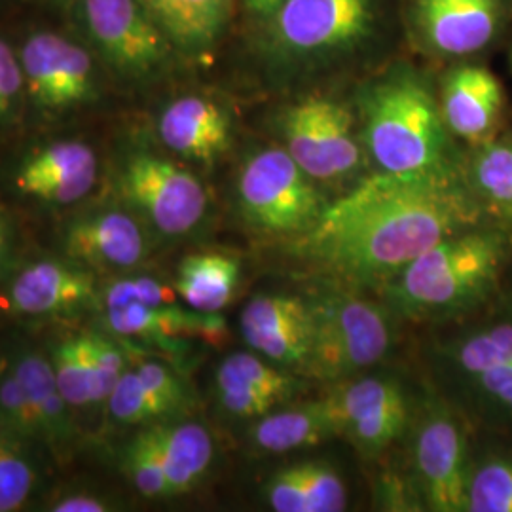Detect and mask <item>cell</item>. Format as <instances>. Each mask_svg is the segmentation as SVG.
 I'll use <instances>...</instances> for the list:
<instances>
[{"instance_id":"6da1fadb","label":"cell","mask_w":512,"mask_h":512,"mask_svg":"<svg viewBox=\"0 0 512 512\" xmlns=\"http://www.w3.org/2000/svg\"><path fill=\"white\" fill-rule=\"evenodd\" d=\"M476 203L450 173L368 179L327 205L298 253L353 283L391 281L442 239L475 228Z\"/></svg>"},{"instance_id":"7a4b0ae2","label":"cell","mask_w":512,"mask_h":512,"mask_svg":"<svg viewBox=\"0 0 512 512\" xmlns=\"http://www.w3.org/2000/svg\"><path fill=\"white\" fill-rule=\"evenodd\" d=\"M509 255L503 230L475 226L442 239L389 281L395 308L406 315H450L484 302Z\"/></svg>"},{"instance_id":"3957f363","label":"cell","mask_w":512,"mask_h":512,"mask_svg":"<svg viewBox=\"0 0 512 512\" xmlns=\"http://www.w3.org/2000/svg\"><path fill=\"white\" fill-rule=\"evenodd\" d=\"M361 105L366 147L382 173H448L446 124L433 93L420 78L391 74L368 88Z\"/></svg>"},{"instance_id":"277c9868","label":"cell","mask_w":512,"mask_h":512,"mask_svg":"<svg viewBox=\"0 0 512 512\" xmlns=\"http://www.w3.org/2000/svg\"><path fill=\"white\" fill-rule=\"evenodd\" d=\"M285 148H264L239 171L243 219L274 236H304L327 209L323 196Z\"/></svg>"},{"instance_id":"5b68a950","label":"cell","mask_w":512,"mask_h":512,"mask_svg":"<svg viewBox=\"0 0 512 512\" xmlns=\"http://www.w3.org/2000/svg\"><path fill=\"white\" fill-rule=\"evenodd\" d=\"M315 336L308 374L342 380L376 365L389 348L391 332L384 311L349 294L311 300Z\"/></svg>"},{"instance_id":"8992f818","label":"cell","mask_w":512,"mask_h":512,"mask_svg":"<svg viewBox=\"0 0 512 512\" xmlns=\"http://www.w3.org/2000/svg\"><path fill=\"white\" fill-rule=\"evenodd\" d=\"M120 192L139 217L171 238L190 234L205 217L209 202L196 175L150 152H135L124 162Z\"/></svg>"},{"instance_id":"52a82bcc","label":"cell","mask_w":512,"mask_h":512,"mask_svg":"<svg viewBox=\"0 0 512 512\" xmlns=\"http://www.w3.org/2000/svg\"><path fill=\"white\" fill-rule=\"evenodd\" d=\"M287 152L315 181L338 179L361 160L349 110L327 97H306L283 114Z\"/></svg>"},{"instance_id":"ba28073f","label":"cell","mask_w":512,"mask_h":512,"mask_svg":"<svg viewBox=\"0 0 512 512\" xmlns=\"http://www.w3.org/2000/svg\"><path fill=\"white\" fill-rule=\"evenodd\" d=\"M266 21L279 52L319 57L365 37L374 21V0H289Z\"/></svg>"},{"instance_id":"9c48e42d","label":"cell","mask_w":512,"mask_h":512,"mask_svg":"<svg viewBox=\"0 0 512 512\" xmlns=\"http://www.w3.org/2000/svg\"><path fill=\"white\" fill-rule=\"evenodd\" d=\"M82 14L93 42L116 71L143 76L164 65L171 42L141 0H82Z\"/></svg>"},{"instance_id":"30bf717a","label":"cell","mask_w":512,"mask_h":512,"mask_svg":"<svg viewBox=\"0 0 512 512\" xmlns=\"http://www.w3.org/2000/svg\"><path fill=\"white\" fill-rule=\"evenodd\" d=\"M67 258L99 272H129L150 251L145 222L120 207H101L76 215L63 230Z\"/></svg>"},{"instance_id":"8fae6325","label":"cell","mask_w":512,"mask_h":512,"mask_svg":"<svg viewBox=\"0 0 512 512\" xmlns=\"http://www.w3.org/2000/svg\"><path fill=\"white\" fill-rule=\"evenodd\" d=\"M239 329L249 348L264 359L308 372L315 336L311 300L291 294L255 296L241 311Z\"/></svg>"},{"instance_id":"7c38bea8","label":"cell","mask_w":512,"mask_h":512,"mask_svg":"<svg viewBox=\"0 0 512 512\" xmlns=\"http://www.w3.org/2000/svg\"><path fill=\"white\" fill-rule=\"evenodd\" d=\"M340 435L363 454L378 456L403 437L408 404L401 385L382 376H368L329 395Z\"/></svg>"},{"instance_id":"4fadbf2b","label":"cell","mask_w":512,"mask_h":512,"mask_svg":"<svg viewBox=\"0 0 512 512\" xmlns=\"http://www.w3.org/2000/svg\"><path fill=\"white\" fill-rule=\"evenodd\" d=\"M23 80L38 107L65 110L93 95V63L88 52L55 33H37L19 54Z\"/></svg>"},{"instance_id":"5bb4252c","label":"cell","mask_w":512,"mask_h":512,"mask_svg":"<svg viewBox=\"0 0 512 512\" xmlns=\"http://www.w3.org/2000/svg\"><path fill=\"white\" fill-rule=\"evenodd\" d=\"M416 469L431 511L465 512L471 463L465 433L452 414L440 410L421 423Z\"/></svg>"},{"instance_id":"9a60e30c","label":"cell","mask_w":512,"mask_h":512,"mask_svg":"<svg viewBox=\"0 0 512 512\" xmlns=\"http://www.w3.org/2000/svg\"><path fill=\"white\" fill-rule=\"evenodd\" d=\"M93 270L74 260L44 258L25 266L8 291V310L23 317H61L99 302Z\"/></svg>"},{"instance_id":"2e32d148","label":"cell","mask_w":512,"mask_h":512,"mask_svg":"<svg viewBox=\"0 0 512 512\" xmlns=\"http://www.w3.org/2000/svg\"><path fill=\"white\" fill-rule=\"evenodd\" d=\"M97 181V156L80 141H59L33 152L19 165L16 186L23 194L52 205H73Z\"/></svg>"},{"instance_id":"e0dca14e","label":"cell","mask_w":512,"mask_h":512,"mask_svg":"<svg viewBox=\"0 0 512 512\" xmlns=\"http://www.w3.org/2000/svg\"><path fill=\"white\" fill-rule=\"evenodd\" d=\"M222 410L239 420L262 418L291 397L296 387L293 376L283 368L253 353L228 355L215 378Z\"/></svg>"},{"instance_id":"ac0fdd59","label":"cell","mask_w":512,"mask_h":512,"mask_svg":"<svg viewBox=\"0 0 512 512\" xmlns=\"http://www.w3.org/2000/svg\"><path fill=\"white\" fill-rule=\"evenodd\" d=\"M414 16L440 54H475L494 38L499 0H414Z\"/></svg>"},{"instance_id":"d6986e66","label":"cell","mask_w":512,"mask_h":512,"mask_svg":"<svg viewBox=\"0 0 512 512\" xmlns=\"http://www.w3.org/2000/svg\"><path fill=\"white\" fill-rule=\"evenodd\" d=\"M158 133L165 147L179 156L209 165L230 145L232 122L215 101L186 95L165 107L158 120Z\"/></svg>"},{"instance_id":"ffe728a7","label":"cell","mask_w":512,"mask_h":512,"mask_svg":"<svg viewBox=\"0 0 512 512\" xmlns=\"http://www.w3.org/2000/svg\"><path fill=\"white\" fill-rule=\"evenodd\" d=\"M105 330L118 338L169 342L181 336H217L222 319L215 313L186 311L175 302L148 304L141 300L101 302Z\"/></svg>"},{"instance_id":"44dd1931","label":"cell","mask_w":512,"mask_h":512,"mask_svg":"<svg viewBox=\"0 0 512 512\" xmlns=\"http://www.w3.org/2000/svg\"><path fill=\"white\" fill-rule=\"evenodd\" d=\"M503 107V88L484 67L463 65L450 71L442 88V118L446 128L475 141L494 128Z\"/></svg>"},{"instance_id":"7402d4cb","label":"cell","mask_w":512,"mask_h":512,"mask_svg":"<svg viewBox=\"0 0 512 512\" xmlns=\"http://www.w3.org/2000/svg\"><path fill=\"white\" fill-rule=\"evenodd\" d=\"M12 368L23 385L33 412L37 416L42 444L52 448L55 454H65L74 439V408L65 401L54 368L48 355L38 351H23L12 363Z\"/></svg>"},{"instance_id":"603a6c76","label":"cell","mask_w":512,"mask_h":512,"mask_svg":"<svg viewBox=\"0 0 512 512\" xmlns=\"http://www.w3.org/2000/svg\"><path fill=\"white\" fill-rule=\"evenodd\" d=\"M340 435V425L330 397L317 403L272 410L258 418L251 431L256 448L272 454L315 446Z\"/></svg>"},{"instance_id":"cb8c5ba5","label":"cell","mask_w":512,"mask_h":512,"mask_svg":"<svg viewBox=\"0 0 512 512\" xmlns=\"http://www.w3.org/2000/svg\"><path fill=\"white\" fill-rule=\"evenodd\" d=\"M236 0H141L173 46L186 52L211 48L219 40Z\"/></svg>"},{"instance_id":"d4e9b609","label":"cell","mask_w":512,"mask_h":512,"mask_svg":"<svg viewBox=\"0 0 512 512\" xmlns=\"http://www.w3.org/2000/svg\"><path fill=\"white\" fill-rule=\"evenodd\" d=\"M150 427L164 461L171 497L192 492L215 458V444L209 431L194 421H160Z\"/></svg>"},{"instance_id":"484cf974","label":"cell","mask_w":512,"mask_h":512,"mask_svg":"<svg viewBox=\"0 0 512 512\" xmlns=\"http://www.w3.org/2000/svg\"><path fill=\"white\" fill-rule=\"evenodd\" d=\"M239 262L222 253H196L183 258L175 277V293L188 310L219 313L238 289Z\"/></svg>"},{"instance_id":"4316f807","label":"cell","mask_w":512,"mask_h":512,"mask_svg":"<svg viewBox=\"0 0 512 512\" xmlns=\"http://www.w3.org/2000/svg\"><path fill=\"white\" fill-rule=\"evenodd\" d=\"M471 175L480 200L494 215L512 222V147L494 143L480 148Z\"/></svg>"},{"instance_id":"83f0119b","label":"cell","mask_w":512,"mask_h":512,"mask_svg":"<svg viewBox=\"0 0 512 512\" xmlns=\"http://www.w3.org/2000/svg\"><path fill=\"white\" fill-rule=\"evenodd\" d=\"M110 418L120 425H152L177 414L173 404L154 393L135 368H128L107 399Z\"/></svg>"},{"instance_id":"f1b7e54d","label":"cell","mask_w":512,"mask_h":512,"mask_svg":"<svg viewBox=\"0 0 512 512\" xmlns=\"http://www.w3.org/2000/svg\"><path fill=\"white\" fill-rule=\"evenodd\" d=\"M48 357L65 401L73 408L95 406L92 368L88 361L84 334L80 332L55 342Z\"/></svg>"},{"instance_id":"f546056e","label":"cell","mask_w":512,"mask_h":512,"mask_svg":"<svg viewBox=\"0 0 512 512\" xmlns=\"http://www.w3.org/2000/svg\"><path fill=\"white\" fill-rule=\"evenodd\" d=\"M465 512H512V458L492 454L469 471Z\"/></svg>"},{"instance_id":"4dcf8cb0","label":"cell","mask_w":512,"mask_h":512,"mask_svg":"<svg viewBox=\"0 0 512 512\" xmlns=\"http://www.w3.org/2000/svg\"><path fill=\"white\" fill-rule=\"evenodd\" d=\"M452 359L465 376L512 365V319L471 332L452 349Z\"/></svg>"},{"instance_id":"1f68e13d","label":"cell","mask_w":512,"mask_h":512,"mask_svg":"<svg viewBox=\"0 0 512 512\" xmlns=\"http://www.w3.org/2000/svg\"><path fill=\"white\" fill-rule=\"evenodd\" d=\"M122 471L128 476L133 488L148 499L171 497L164 461L150 425L139 431L124 448Z\"/></svg>"},{"instance_id":"d6a6232c","label":"cell","mask_w":512,"mask_h":512,"mask_svg":"<svg viewBox=\"0 0 512 512\" xmlns=\"http://www.w3.org/2000/svg\"><path fill=\"white\" fill-rule=\"evenodd\" d=\"M37 484V469L23 440L0 427V512L18 511Z\"/></svg>"},{"instance_id":"836d02e7","label":"cell","mask_w":512,"mask_h":512,"mask_svg":"<svg viewBox=\"0 0 512 512\" xmlns=\"http://www.w3.org/2000/svg\"><path fill=\"white\" fill-rule=\"evenodd\" d=\"M92 368L93 401L107 403L112 389L128 370V355L120 344L105 332H82Z\"/></svg>"},{"instance_id":"e575fe53","label":"cell","mask_w":512,"mask_h":512,"mask_svg":"<svg viewBox=\"0 0 512 512\" xmlns=\"http://www.w3.org/2000/svg\"><path fill=\"white\" fill-rule=\"evenodd\" d=\"M0 427L23 442H42L37 416L12 366L0 374Z\"/></svg>"},{"instance_id":"d590c367","label":"cell","mask_w":512,"mask_h":512,"mask_svg":"<svg viewBox=\"0 0 512 512\" xmlns=\"http://www.w3.org/2000/svg\"><path fill=\"white\" fill-rule=\"evenodd\" d=\"M296 471L304 482L313 512H340L348 507L346 484L329 463H300Z\"/></svg>"},{"instance_id":"8d00e7d4","label":"cell","mask_w":512,"mask_h":512,"mask_svg":"<svg viewBox=\"0 0 512 512\" xmlns=\"http://www.w3.org/2000/svg\"><path fill=\"white\" fill-rule=\"evenodd\" d=\"M268 503L275 512H313L296 465L275 473L266 486Z\"/></svg>"},{"instance_id":"74e56055","label":"cell","mask_w":512,"mask_h":512,"mask_svg":"<svg viewBox=\"0 0 512 512\" xmlns=\"http://www.w3.org/2000/svg\"><path fill=\"white\" fill-rule=\"evenodd\" d=\"M467 378L486 403L512 420V365L488 368Z\"/></svg>"},{"instance_id":"f35d334b","label":"cell","mask_w":512,"mask_h":512,"mask_svg":"<svg viewBox=\"0 0 512 512\" xmlns=\"http://www.w3.org/2000/svg\"><path fill=\"white\" fill-rule=\"evenodd\" d=\"M135 372L145 384L164 397L165 401L173 404L177 412H181L188 404V393L184 387L183 380L179 378L177 372H173L169 366L160 363V361H145L135 366Z\"/></svg>"},{"instance_id":"ab89813d","label":"cell","mask_w":512,"mask_h":512,"mask_svg":"<svg viewBox=\"0 0 512 512\" xmlns=\"http://www.w3.org/2000/svg\"><path fill=\"white\" fill-rule=\"evenodd\" d=\"M23 82L18 57L4 40H0V120L14 107Z\"/></svg>"},{"instance_id":"60d3db41","label":"cell","mask_w":512,"mask_h":512,"mask_svg":"<svg viewBox=\"0 0 512 512\" xmlns=\"http://www.w3.org/2000/svg\"><path fill=\"white\" fill-rule=\"evenodd\" d=\"M110 509L109 499L93 494L65 495L48 507V511L54 512H107Z\"/></svg>"},{"instance_id":"b9f144b4","label":"cell","mask_w":512,"mask_h":512,"mask_svg":"<svg viewBox=\"0 0 512 512\" xmlns=\"http://www.w3.org/2000/svg\"><path fill=\"white\" fill-rule=\"evenodd\" d=\"M12 260V230L6 215L0 211V277L6 274Z\"/></svg>"},{"instance_id":"7bdbcfd3","label":"cell","mask_w":512,"mask_h":512,"mask_svg":"<svg viewBox=\"0 0 512 512\" xmlns=\"http://www.w3.org/2000/svg\"><path fill=\"white\" fill-rule=\"evenodd\" d=\"M289 0H243L245 8L258 18L270 19Z\"/></svg>"}]
</instances>
